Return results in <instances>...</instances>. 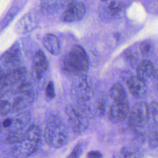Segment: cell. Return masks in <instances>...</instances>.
I'll list each match as a JSON object with an SVG mask.
<instances>
[{"mask_svg": "<svg viewBox=\"0 0 158 158\" xmlns=\"http://www.w3.org/2000/svg\"><path fill=\"white\" fill-rule=\"evenodd\" d=\"M89 67V60L85 50L75 45L63 57L61 68L64 72L71 76L85 75Z\"/></svg>", "mask_w": 158, "mask_h": 158, "instance_id": "obj_1", "label": "cell"}, {"mask_svg": "<svg viewBox=\"0 0 158 158\" xmlns=\"http://www.w3.org/2000/svg\"><path fill=\"white\" fill-rule=\"evenodd\" d=\"M44 138L47 144L55 148L62 147L67 143L68 130L59 117L52 116L48 118L44 128Z\"/></svg>", "mask_w": 158, "mask_h": 158, "instance_id": "obj_2", "label": "cell"}, {"mask_svg": "<svg viewBox=\"0 0 158 158\" xmlns=\"http://www.w3.org/2000/svg\"><path fill=\"white\" fill-rule=\"evenodd\" d=\"M65 112L69 125L75 132L81 133L88 128L92 114L85 104L69 105L65 108Z\"/></svg>", "mask_w": 158, "mask_h": 158, "instance_id": "obj_3", "label": "cell"}, {"mask_svg": "<svg viewBox=\"0 0 158 158\" xmlns=\"http://www.w3.org/2000/svg\"><path fill=\"white\" fill-rule=\"evenodd\" d=\"M93 93L90 80L85 75L76 77L72 81L70 94L75 103L85 104L91 99Z\"/></svg>", "mask_w": 158, "mask_h": 158, "instance_id": "obj_4", "label": "cell"}, {"mask_svg": "<svg viewBox=\"0 0 158 158\" xmlns=\"http://www.w3.org/2000/svg\"><path fill=\"white\" fill-rule=\"evenodd\" d=\"M149 114V107L145 102H136L128 114L129 126L133 128L143 127L147 123Z\"/></svg>", "mask_w": 158, "mask_h": 158, "instance_id": "obj_5", "label": "cell"}, {"mask_svg": "<svg viewBox=\"0 0 158 158\" xmlns=\"http://www.w3.org/2000/svg\"><path fill=\"white\" fill-rule=\"evenodd\" d=\"M123 1H104L99 6V15L104 20H113L118 17L128 5Z\"/></svg>", "mask_w": 158, "mask_h": 158, "instance_id": "obj_6", "label": "cell"}, {"mask_svg": "<svg viewBox=\"0 0 158 158\" xmlns=\"http://www.w3.org/2000/svg\"><path fill=\"white\" fill-rule=\"evenodd\" d=\"M27 71L25 68L18 67L15 69L1 72V89H4L7 87L20 84L25 80Z\"/></svg>", "mask_w": 158, "mask_h": 158, "instance_id": "obj_7", "label": "cell"}, {"mask_svg": "<svg viewBox=\"0 0 158 158\" xmlns=\"http://www.w3.org/2000/svg\"><path fill=\"white\" fill-rule=\"evenodd\" d=\"M85 12L86 8L82 2L72 1L62 13L60 19L65 22L78 21L83 18Z\"/></svg>", "mask_w": 158, "mask_h": 158, "instance_id": "obj_8", "label": "cell"}, {"mask_svg": "<svg viewBox=\"0 0 158 158\" xmlns=\"http://www.w3.org/2000/svg\"><path fill=\"white\" fill-rule=\"evenodd\" d=\"M38 149V143L25 138L22 142L14 144L10 149L14 158H27L33 154Z\"/></svg>", "mask_w": 158, "mask_h": 158, "instance_id": "obj_9", "label": "cell"}, {"mask_svg": "<svg viewBox=\"0 0 158 158\" xmlns=\"http://www.w3.org/2000/svg\"><path fill=\"white\" fill-rule=\"evenodd\" d=\"M129 104L127 99L121 101H113L110 107L109 118L114 123L124 120L129 114Z\"/></svg>", "mask_w": 158, "mask_h": 158, "instance_id": "obj_10", "label": "cell"}, {"mask_svg": "<svg viewBox=\"0 0 158 158\" xmlns=\"http://www.w3.org/2000/svg\"><path fill=\"white\" fill-rule=\"evenodd\" d=\"M48 67L47 59L41 51H37L33 58L32 73L33 77L40 80L46 73Z\"/></svg>", "mask_w": 158, "mask_h": 158, "instance_id": "obj_11", "label": "cell"}, {"mask_svg": "<svg viewBox=\"0 0 158 158\" xmlns=\"http://www.w3.org/2000/svg\"><path fill=\"white\" fill-rule=\"evenodd\" d=\"M127 85L130 93L136 99L144 98L147 93V86L144 81L137 76H131L127 80Z\"/></svg>", "mask_w": 158, "mask_h": 158, "instance_id": "obj_12", "label": "cell"}, {"mask_svg": "<svg viewBox=\"0 0 158 158\" xmlns=\"http://www.w3.org/2000/svg\"><path fill=\"white\" fill-rule=\"evenodd\" d=\"M20 60V50L17 44H14L1 56V63L7 67H18Z\"/></svg>", "mask_w": 158, "mask_h": 158, "instance_id": "obj_13", "label": "cell"}, {"mask_svg": "<svg viewBox=\"0 0 158 158\" xmlns=\"http://www.w3.org/2000/svg\"><path fill=\"white\" fill-rule=\"evenodd\" d=\"M36 25L37 22L35 15L31 13H27L17 22L15 30L18 34H25L35 29Z\"/></svg>", "mask_w": 158, "mask_h": 158, "instance_id": "obj_14", "label": "cell"}, {"mask_svg": "<svg viewBox=\"0 0 158 158\" xmlns=\"http://www.w3.org/2000/svg\"><path fill=\"white\" fill-rule=\"evenodd\" d=\"M154 67L152 62L148 59L143 60L137 66V77L145 81L149 78H151L154 71Z\"/></svg>", "mask_w": 158, "mask_h": 158, "instance_id": "obj_15", "label": "cell"}, {"mask_svg": "<svg viewBox=\"0 0 158 158\" xmlns=\"http://www.w3.org/2000/svg\"><path fill=\"white\" fill-rule=\"evenodd\" d=\"M46 49L52 55H57L60 52V44L57 38L52 34H46L43 39Z\"/></svg>", "mask_w": 158, "mask_h": 158, "instance_id": "obj_16", "label": "cell"}, {"mask_svg": "<svg viewBox=\"0 0 158 158\" xmlns=\"http://www.w3.org/2000/svg\"><path fill=\"white\" fill-rule=\"evenodd\" d=\"M110 96L113 101H121L127 99L125 89L119 83H115L112 86L110 89Z\"/></svg>", "mask_w": 158, "mask_h": 158, "instance_id": "obj_17", "label": "cell"}, {"mask_svg": "<svg viewBox=\"0 0 158 158\" xmlns=\"http://www.w3.org/2000/svg\"><path fill=\"white\" fill-rule=\"evenodd\" d=\"M71 2L72 1H45L41 2V6L43 9L52 10L60 9L65 6L67 7Z\"/></svg>", "mask_w": 158, "mask_h": 158, "instance_id": "obj_18", "label": "cell"}, {"mask_svg": "<svg viewBox=\"0 0 158 158\" xmlns=\"http://www.w3.org/2000/svg\"><path fill=\"white\" fill-rule=\"evenodd\" d=\"M25 136L26 139L38 143L41 138V131L40 128L36 125H31L27 128Z\"/></svg>", "mask_w": 158, "mask_h": 158, "instance_id": "obj_19", "label": "cell"}, {"mask_svg": "<svg viewBox=\"0 0 158 158\" xmlns=\"http://www.w3.org/2000/svg\"><path fill=\"white\" fill-rule=\"evenodd\" d=\"M25 131L26 130L8 133L6 138V142L7 144L12 145H14L22 142L26 138Z\"/></svg>", "mask_w": 158, "mask_h": 158, "instance_id": "obj_20", "label": "cell"}, {"mask_svg": "<svg viewBox=\"0 0 158 158\" xmlns=\"http://www.w3.org/2000/svg\"><path fill=\"white\" fill-rule=\"evenodd\" d=\"M139 49L143 55L145 56H149L153 53L154 51V46L152 41L146 40L143 41L139 44Z\"/></svg>", "mask_w": 158, "mask_h": 158, "instance_id": "obj_21", "label": "cell"}, {"mask_svg": "<svg viewBox=\"0 0 158 158\" xmlns=\"http://www.w3.org/2000/svg\"><path fill=\"white\" fill-rule=\"evenodd\" d=\"M125 60L131 65H136L139 60V57L136 52L131 49H127L123 52Z\"/></svg>", "mask_w": 158, "mask_h": 158, "instance_id": "obj_22", "label": "cell"}, {"mask_svg": "<svg viewBox=\"0 0 158 158\" xmlns=\"http://www.w3.org/2000/svg\"><path fill=\"white\" fill-rule=\"evenodd\" d=\"M12 112L11 104L8 99L1 98V114L2 116L6 115Z\"/></svg>", "mask_w": 158, "mask_h": 158, "instance_id": "obj_23", "label": "cell"}, {"mask_svg": "<svg viewBox=\"0 0 158 158\" xmlns=\"http://www.w3.org/2000/svg\"><path fill=\"white\" fill-rule=\"evenodd\" d=\"M83 151V146L81 143H78L73 148L71 152L67 158H80Z\"/></svg>", "mask_w": 158, "mask_h": 158, "instance_id": "obj_24", "label": "cell"}, {"mask_svg": "<svg viewBox=\"0 0 158 158\" xmlns=\"http://www.w3.org/2000/svg\"><path fill=\"white\" fill-rule=\"evenodd\" d=\"M149 112L153 121L158 123V102L152 101L149 106Z\"/></svg>", "mask_w": 158, "mask_h": 158, "instance_id": "obj_25", "label": "cell"}, {"mask_svg": "<svg viewBox=\"0 0 158 158\" xmlns=\"http://www.w3.org/2000/svg\"><path fill=\"white\" fill-rule=\"evenodd\" d=\"M46 96L49 99H52L55 97V88L52 81H49L45 89Z\"/></svg>", "mask_w": 158, "mask_h": 158, "instance_id": "obj_26", "label": "cell"}, {"mask_svg": "<svg viewBox=\"0 0 158 158\" xmlns=\"http://www.w3.org/2000/svg\"><path fill=\"white\" fill-rule=\"evenodd\" d=\"M148 146L151 149H155L158 147V133H152L148 139Z\"/></svg>", "mask_w": 158, "mask_h": 158, "instance_id": "obj_27", "label": "cell"}, {"mask_svg": "<svg viewBox=\"0 0 158 158\" xmlns=\"http://www.w3.org/2000/svg\"><path fill=\"white\" fill-rule=\"evenodd\" d=\"M120 154L123 158H135L136 156V152L127 147L123 148L120 151Z\"/></svg>", "mask_w": 158, "mask_h": 158, "instance_id": "obj_28", "label": "cell"}, {"mask_svg": "<svg viewBox=\"0 0 158 158\" xmlns=\"http://www.w3.org/2000/svg\"><path fill=\"white\" fill-rule=\"evenodd\" d=\"M86 157L87 158H102V154L99 151L93 150L88 152Z\"/></svg>", "mask_w": 158, "mask_h": 158, "instance_id": "obj_29", "label": "cell"}, {"mask_svg": "<svg viewBox=\"0 0 158 158\" xmlns=\"http://www.w3.org/2000/svg\"><path fill=\"white\" fill-rule=\"evenodd\" d=\"M151 78L154 81H158V68L157 69L154 70V71L153 72V74L151 77Z\"/></svg>", "mask_w": 158, "mask_h": 158, "instance_id": "obj_30", "label": "cell"}, {"mask_svg": "<svg viewBox=\"0 0 158 158\" xmlns=\"http://www.w3.org/2000/svg\"><path fill=\"white\" fill-rule=\"evenodd\" d=\"M157 88H158V85H157Z\"/></svg>", "mask_w": 158, "mask_h": 158, "instance_id": "obj_31", "label": "cell"}]
</instances>
